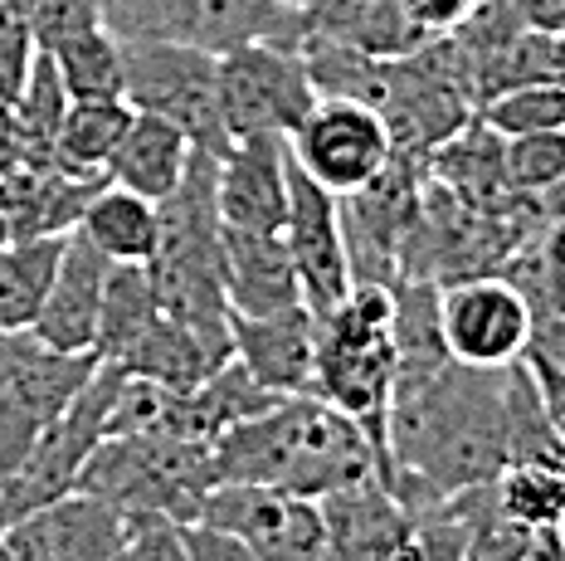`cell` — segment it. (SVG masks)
I'll return each instance as SVG.
<instances>
[{
  "instance_id": "d590c367",
  "label": "cell",
  "mask_w": 565,
  "mask_h": 561,
  "mask_svg": "<svg viewBox=\"0 0 565 561\" xmlns=\"http://www.w3.org/2000/svg\"><path fill=\"white\" fill-rule=\"evenodd\" d=\"M532 250H536L546 264L565 268V215H546V225H541V235L532 240Z\"/></svg>"
},
{
  "instance_id": "4fadbf2b",
  "label": "cell",
  "mask_w": 565,
  "mask_h": 561,
  "mask_svg": "<svg viewBox=\"0 0 565 561\" xmlns=\"http://www.w3.org/2000/svg\"><path fill=\"white\" fill-rule=\"evenodd\" d=\"M282 235L292 250V268H298L302 303L322 318L341 298L351 294V264H347V240H341V205L327 186H317L308 171L292 161L288 147V220Z\"/></svg>"
},
{
  "instance_id": "ac0fdd59",
  "label": "cell",
  "mask_w": 565,
  "mask_h": 561,
  "mask_svg": "<svg viewBox=\"0 0 565 561\" xmlns=\"http://www.w3.org/2000/svg\"><path fill=\"white\" fill-rule=\"evenodd\" d=\"M327 522V561H395L405 547L415 512L381 478H361L351 488L317 498Z\"/></svg>"
},
{
  "instance_id": "2e32d148",
  "label": "cell",
  "mask_w": 565,
  "mask_h": 561,
  "mask_svg": "<svg viewBox=\"0 0 565 561\" xmlns=\"http://www.w3.org/2000/svg\"><path fill=\"white\" fill-rule=\"evenodd\" d=\"M220 220L239 230H282L288 220V137H230L215 181Z\"/></svg>"
},
{
  "instance_id": "3957f363",
  "label": "cell",
  "mask_w": 565,
  "mask_h": 561,
  "mask_svg": "<svg viewBox=\"0 0 565 561\" xmlns=\"http://www.w3.org/2000/svg\"><path fill=\"white\" fill-rule=\"evenodd\" d=\"M220 484L210 440L185 435H108L93 449L78 494L113 502L117 512H167L195 522L210 488Z\"/></svg>"
},
{
  "instance_id": "8fae6325",
  "label": "cell",
  "mask_w": 565,
  "mask_h": 561,
  "mask_svg": "<svg viewBox=\"0 0 565 561\" xmlns=\"http://www.w3.org/2000/svg\"><path fill=\"white\" fill-rule=\"evenodd\" d=\"M288 147L292 161L332 195H351L371 186L385 171V161L395 157L385 118L356 98H317L302 127L288 137Z\"/></svg>"
},
{
  "instance_id": "6da1fadb",
  "label": "cell",
  "mask_w": 565,
  "mask_h": 561,
  "mask_svg": "<svg viewBox=\"0 0 565 561\" xmlns=\"http://www.w3.org/2000/svg\"><path fill=\"white\" fill-rule=\"evenodd\" d=\"M508 464V367L444 361L434 377L395 385L381 484L409 512L492 484Z\"/></svg>"
},
{
  "instance_id": "44dd1931",
  "label": "cell",
  "mask_w": 565,
  "mask_h": 561,
  "mask_svg": "<svg viewBox=\"0 0 565 561\" xmlns=\"http://www.w3.org/2000/svg\"><path fill=\"white\" fill-rule=\"evenodd\" d=\"M230 357H234L230 332H210V327H191V322H175L167 313H157V322L117 357V367L167 385V391H191L205 377H215Z\"/></svg>"
},
{
  "instance_id": "e0dca14e",
  "label": "cell",
  "mask_w": 565,
  "mask_h": 561,
  "mask_svg": "<svg viewBox=\"0 0 565 561\" xmlns=\"http://www.w3.org/2000/svg\"><path fill=\"white\" fill-rule=\"evenodd\" d=\"M220 268H225V298L234 318H268V313L302 303V284H298V268H292V250L282 230L225 225Z\"/></svg>"
},
{
  "instance_id": "ffe728a7",
  "label": "cell",
  "mask_w": 565,
  "mask_h": 561,
  "mask_svg": "<svg viewBox=\"0 0 565 561\" xmlns=\"http://www.w3.org/2000/svg\"><path fill=\"white\" fill-rule=\"evenodd\" d=\"M429 181H439L449 195H458L473 210H516L526 205V195L512 191L508 181V137L492 133L482 118L458 127L444 147H434L424 157Z\"/></svg>"
},
{
  "instance_id": "cb8c5ba5",
  "label": "cell",
  "mask_w": 565,
  "mask_h": 561,
  "mask_svg": "<svg viewBox=\"0 0 565 561\" xmlns=\"http://www.w3.org/2000/svg\"><path fill=\"white\" fill-rule=\"evenodd\" d=\"M127 123H132V103L117 98H68L64 118L54 133V161L68 171H93L108 177V161L122 142Z\"/></svg>"
},
{
  "instance_id": "d6a6232c",
  "label": "cell",
  "mask_w": 565,
  "mask_h": 561,
  "mask_svg": "<svg viewBox=\"0 0 565 561\" xmlns=\"http://www.w3.org/2000/svg\"><path fill=\"white\" fill-rule=\"evenodd\" d=\"M34 34H40V50L68 40V34L88 30V25H108L103 20V0H25Z\"/></svg>"
},
{
  "instance_id": "9a60e30c",
  "label": "cell",
  "mask_w": 565,
  "mask_h": 561,
  "mask_svg": "<svg viewBox=\"0 0 565 561\" xmlns=\"http://www.w3.org/2000/svg\"><path fill=\"white\" fill-rule=\"evenodd\" d=\"M113 260L93 244L84 230H68L58 268L50 278L40 313H34L30 332L54 352H93L98 342V313H103V284H108Z\"/></svg>"
},
{
  "instance_id": "277c9868",
  "label": "cell",
  "mask_w": 565,
  "mask_h": 561,
  "mask_svg": "<svg viewBox=\"0 0 565 561\" xmlns=\"http://www.w3.org/2000/svg\"><path fill=\"white\" fill-rule=\"evenodd\" d=\"M103 20L117 40H181L210 54L239 44L302 50L308 15L278 0H103Z\"/></svg>"
},
{
  "instance_id": "7a4b0ae2",
  "label": "cell",
  "mask_w": 565,
  "mask_h": 561,
  "mask_svg": "<svg viewBox=\"0 0 565 561\" xmlns=\"http://www.w3.org/2000/svg\"><path fill=\"white\" fill-rule=\"evenodd\" d=\"M395 303L391 288L356 284L332 313L317 318V357L308 395L337 405L371 435L385 478V420L395 395Z\"/></svg>"
},
{
  "instance_id": "30bf717a",
  "label": "cell",
  "mask_w": 565,
  "mask_h": 561,
  "mask_svg": "<svg viewBox=\"0 0 565 561\" xmlns=\"http://www.w3.org/2000/svg\"><path fill=\"white\" fill-rule=\"evenodd\" d=\"M444 347L463 367H512L526 357L536 313L508 274H478L439 288Z\"/></svg>"
},
{
  "instance_id": "9c48e42d",
  "label": "cell",
  "mask_w": 565,
  "mask_h": 561,
  "mask_svg": "<svg viewBox=\"0 0 565 561\" xmlns=\"http://www.w3.org/2000/svg\"><path fill=\"white\" fill-rule=\"evenodd\" d=\"M98 352H54L30 332L20 357L0 371V474H10L34 449V440L68 411Z\"/></svg>"
},
{
  "instance_id": "e575fe53",
  "label": "cell",
  "mask_w": 565,
  "mask_h": 561,
  "mask_svg": "<svg viewBox=\"0 0 565 561\" xmlns=\"http://www.w3.org/2000/svg\"><path fill=\"white\" fill-rule=\"evenodd\" d=\"M526 367H532V377H536V391H541V405H546L551 425H556V435L565 440V367L556 357L536 352V347H526Z\"/></svg>"
},
{
  "instance_id": "484cf974",
  "label": "cell",
  "mask_w": 565,
  "mask_h": 561,
  "mask_svg": "<svg viewBox=\"0 0 565 561\" xmlns=\"http://www.w3.org/2000/svg\"><path fill=\"white\" fill-rule=\"evenodd\" d=\"M157 284L147 264H113L103 284V313H98V342L93 352L103 361H117L127 347L157 322Z\"/></svg>"
},
{
  "instance_id": "7c38bea8",
  "label": "cell",
  "mask_w": 565,
  "mask_h": 561,
  "mask_svg": "<svg viewBox=\"0 0 565 561\" xmlns=\"http://www.w3.org/2000/svg\"><path fill=\"white\" fill-rule=\"evenodd\" d=\"M200 522L239 532L258 561H327V522L317 498L268 484H215Z\"/></svg>"
},
{
  "instance_id": "f1b7e54d",
  "label": "cell",
  "mask_w": 565,
  "mask_h": 561,
  "mask_svg": "<svg viewBox=\"0 0 565 561\" xmlns=\"http://www.w3.org/2000/svg\"><path fill=\"white\" fill-rule=\"evenodd\" d=\"M478 118L502 137H522V133H551L565 127V84H522L508 88L498 98H488L478 108Z\"/></svg>"
},
{
  "instance_id": "74e56055",
  "label": "cell",
  "mask_w": 565,
  "mask_h": 561,
  "mask_svg": "<svg viewBox=\"0 0 565 561\" xmlns=\"http://www.w3.org/2000/svg\"><path fill=\"white\" fill-rule=\"evenodd\" d=\"M541 215H565V181L556 186V191L541 195Z\"/></svg>"
},
{
  "instance_id": "52a82bcc",
  "label": "cell",
  "mask_w": 565,
  "mask_h": 561,
  "mask_svg": "<svg viewBox=\"0 0 565 561\" xmlns=\"http://www.w3.org/2000/svg\"><path fill=\"white\" fill-rule=\"evenodd\" d=\"M122 98L161 113L191 142H230L220 127V54L181 40H122Z\"/></svg>"
},
{
  "instance_id": "83f0119b",
  "label": "cell",
  "mask_w": 565,
  "mask_h": 561,
  "mask_svg": "<svg viewBox=\"0 0 565 561\" xmlns=\"http://www.w3.org/2000/svg\"><path fill=\"white\" fill-rule=\"evenodd\" d=\"M498 502L532 532L556 528L565 512V464H508L498 474Z\"/></svg>"
},
{
  "instance_id": "60d3db41",
  "label": "cell",
  "mask_w": 565,
  "mask_h": 561,
  "mask_svg": "<svg viewBox=\"0 0 565 561\" xmlns=\"http://www.w3.org/2000/svg\"><path fill=\"white\" fill-rule=\"evenodd\" d=\"M0 561H10V547H6V537H0Z\"/></svg>"
},
{
  "instance_id": "ba28073f",
  "label": "cell",
  "mask_w": 565,
  "mask_h": 561,
  "mask_svg": "<svg viewBox=\"0 0 565 561\" xmlns=\"http://www.w3.org/2000/svg\"><path fill=\"white\" fill-rule=\"evenodd\" d=\"M317 88L302 50L288 44H239L220 54V127L225 137L278 133L292 137L312 113Z\"/></svg>"
},
{
  "instance_id": "5b68a950",
  "label": "cell",
  "mask_w": 565,
  "mask_h": 561,
  "mask_svg": "<svg viewBox=\"0 0 565 561\" xmlns=\"http://www.w3.org/2000/svg\"><path fill=\"white\" fill-rule=\"evenodd\" d=\"M117 381H122V367L98 357V367L84 381V391L68 401V411L34 440V449L15 469L0 474V532L10 522L30 518V512H40L44 502L78 494V478H84L93 449L108 440V411H113Z\"/></svg>"
},
{
  "instance_id": "4dcf8cb0",
  "label": "cell",
  "mask_w": 565,
  "mask_h": 561,
  "mask_svg": "<svg viewBox=\"0 0 565 561\" xmlns=\"http://www.w3.org/2000/svg\"><path fill=\"white\" fill-rule=\"evenodd\" d=\"M40 34L25 10V0H0V103H15L30 84V68L40 60Z\"/></svg>"
},
{
  "instance_id": "f35d334b",
  "label": "cell",
  "mask_w": 565,
  "mask_h": 561,
  "mask_svg": "<svg viewBox=\"0 0 565 561\" xmlns=\"http://www.w3.org/2000/svg\"><path fill=\"white\" fill-rule=\"evenodd\" d=\"M278 6H288V10H302V15H308V6H312V0H278Z\"/></svg>"
},
{
  "instance_id": "1f68e13d",
  "label": "cell",
  "mask_w": 565,
  "mask_h": 561,
  "mask_svg": "<svg viewBox=\"0 0 565 561\" xmlns=\"http://www.w3.org/2000/svg\"><path fill=\"white\" fill-rule=\"evenodd\" d=\"M117 561H191V552H185V522L167 518V512H122Z\"/></svg>"
},
{
  "instance_id": "4316f807",
  "label": "cell",
  "mask_w": 565,
  "mask_h": 561,
  "mask_svg": "<svg viewBox=\"0 0 565 561\" xmlns=\"http://www.w3.org/2000/svg\"><path fill=\"white\" fill-rule=\"evenodd\" d=\"M64 78L68 98H117L122 93V40L108 25H88L44 50Z\"/></svg>"
},
{
  "instance_id": "5bb4252c",
  "label": "cell",
  "mask_w": 565,
  "mask_h": 561,
  "mask_svg": "<svg viewBox=\"0 0 565 561\" xmlns=\"http://www.w3.org/2000/svg\"><path fill=\"white\" fill-rule=\"evenodd\" d=\"M10 561H117L122 512L93 494H64L40 512L10 522L6 532Z\"/></svg>"
},
{
  "instance_id": "836d02e7",
  "label": "cell",
  "mask_w": 565,
  "mask_h": 561,
  "mask_svg": "<svg viewBox=\"0 0 565 561\" xmlns=\"http://www.w3.org/2000/svg\"><path fill=\"white\" fill-rule=\"evenodd\" d=\"M185 552L191 561H258V552L239 532L215 528V522H185Z\"/></svg>"
},
{
  "instance_id": "ab89813d",
  "label": "cell",
  "mask_w": 565,
  "mask_h": 561,
  "mask_svg": "<svg viewBox=\"0 0 565 561\" xmlns=\"http://www.w3.org/2000/svg\"><path fill=\"white\" fill-rule=\"evenodd\" d=\"M551 532H556V537H561V547H565V512H561V522H556V528H551Z\"/></svg>"
},
{
  "instance_id": "7402d4cb",
  "label": "cell",
  "mask_w": 565,
  "mask_h": 561,
  "mask_svg": "<svg viewBox=\"0 0 565 561\" xmlns=\"http://www.w3.org/2000/svg\"><path fill=\"white\" fill-rule=\"evenodd\" d=\"M191 147L195 142L185 137V127H175L171 118H161V113L132 108V123H127L122 142H117L113 161H108V181L161 205L175 186H181L185 167H191Z\"/></svg>"
},
{
  "instance_id": "d6986e66",
  "label": "cell",
  "mask_w": 565,
  "mask_h": 561,
  "mask_svg": "<svg viewBox=\"0 0 565 561\" xmlns=\"http://www.w3.org/2000/svg\"><path fill=\"white\" fill-rule=\"evenodd\" d=\"M234 361L274 395H308L317 357V313L308 303L268 313V318H234Z\"/></svg>"
},
{
  "instance_id": "603a6c76",
  "label": "cell",
  "mask_w": 565,
  "mask_h": 561,
  "mask_svg": "<svg viewBox=\"0 0 565 561\" xmlns=\"http://www.w3.org/2000/svg\"><path fill=\"white\" fill-rule=\"evenodd\" d=\"M78 230L108 254L113 264H147L161 240V205L147 195L127 191V186H103L88 201Z\"/></svg>"
},
{
  "instance_id": "8992f818",
  "label": "cell",
  "mask_w": 565,
  "mask_h": 561,
  "mask_svg": "<svg viewBox=\"0 0 565 561\" xmlns=\"http://www.w3.org/2000/svg\"><path fill=\"white\" fill-rule=\"evenodd\" d=\"M375 113L391 127L395 151H415V157H429L458 127L478 118L473 88H468L449 34L385 64V93Z\"/></svg>"
},
{
  "instance_id": "8d00e7d4",
  "label": "cell",
  "mask_w": 565,
  "mask_h": 561,
  "mask_svg": "<svg viewBox=\"0 0 565 561\" xmlns=\"http://www.w3.org/2000/svg\"><path fill=\"white\" fill-rule=\"evenodd\" d=\"M522 561H565V547H561V537L551 532V528H541L532 537V547H526V557Z\"/></svg>"
},
{
  "instance_id": "d4e9b609",
  "label": "cell",
  "mask_w": 565,
  "mask_h": 561,
  "mask_svg": "<svg viewBox=\"0 0 565 561\" xmlns=\"http://www.w3.org/2000/svg\"><path fill=\"white\" fill-rule=\"evenodd\" d=\"M64 235H34V240H6L0 244V327L6 332H30L40 313L50 278L58 268Z\"/></svg>"
},
{
  "instance_id": "f546056e",
  "label": "cell",
  "mask_w": 565,
  "mask_h": 561,
  "mask_svg": "<svg viewBox=\"0 0 565 561\" xmlns=\"http://www.w3.org/2000/svg\"><path fill=\"white\" fill-rule=\"evenodd\" d=\"M508 181L516 195L541 201L565 181V127L508 137Z\"/></svg>"
}]
</instances>
